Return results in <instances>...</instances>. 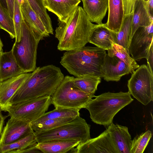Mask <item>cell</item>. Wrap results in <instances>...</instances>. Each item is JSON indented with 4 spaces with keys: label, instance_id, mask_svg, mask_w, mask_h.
Masks as SVG:
<instances>
[{
    "label": "cell",
    "instance_id": "1",
    "mask_svg": "<svg viewBox=\"0 0 153 153\" xmlns=\"http://www.w3.org/2000/svg\"><path fill=\"white\" fill-rule=\"evenodd\" d=\"M64 77L60 68L53 65L36 68L11 98L10 105L32 99L52 96Z\"/></svg>",
    "mask_w": 153,
    "mask_h": 153
},
{
    "label": "cell",
    "instance_id": "2",
    "mask_svg": "<svg viewBox=\"0 0 153 153\" xmlns=\"http://www.w3.org/2000/svg\"><path fill=\"white\" fill-rule=\"evenodd\" d=\"M55 37L59 41L58 50L68 51L85 46L96 25L88 19L83 8L78 6L65 22L58 19Z\"/></svg>",
    "mask_w": 153,
    "mask_h": 153
},
{
    "label": "cell",
    "instance_id": "3",
    "mask_svg": "<svg viewBox=\"0 0 153 153\" xmlns=\"http://www.w3.org/2000/svg\"><path fill=\"white\" fill-rule=\"evenodd\" d=\"M106 54L105 50L97 47L84 46L66 51L61 57L60 63L76 77L93 74L101 77V65Z\"/></svg>",
    "mask_w": 153,
    "mask_h": 153
},
{
    "label": "cell",
    "instance_id": "4",
    "mask_svg": "<svg viewBox=\"0 0 153 153\" xmlns=\"http://www.w3.org/2000/svg\"><path fill=\"white\" fill-rule=\"evenodd\" d=\"M91 99L84 107L89 111L92 122L108 126L116 114L134 100L129 93L108 92Z\"/></svg>",
    "mask_w": 153,
    "mask_h": 153
},
{
    "label": "cell",
    "instance_id": "5",
    "mask_svg": "<svg viewBox=\"0 0 153 153\" xmlns=\"http://www.w3.org/2000/svg\"><path fill=\"white\" fill-rule=\"evenodd\" d=\"M39 42L32 29L23 19L20 40L15 42L11 50L18 64L25 73L32 72L36 68Z\"/></svg>",
    "mask_w": 153,
    "mask_h": 153
},
{
    "label": "cell",
    "instance_id": "6",
    "mask_svg": "<svg viewBox=\"0 0 153 153\" xmlns=\"http://www.w3.org/2000/svg\"><path fill=\"white\" fill-rule=\"evenodd\" d=\"M90 125L79 115L72 120L53 128L34 132L37 143L53 140H75L79 143L90 139Z\"/></svg>",
    "mask_w": 153,
    "mask_h": 153
},
{
    "label": "cell",
    "instance_id": "7",
    "mask_svg": "<svg viewBox=\"0 0 153 153\" xmlns=\"http://www.w3.org/2000/svg\"><path fill=\"white\" fill-rule=\"evenodd\" d=\"M74 77L66 76L51 96L55 108H62L80 110L95 97L94 94L85 93L76 87L73 82Z\"/></svg>",
    "mask_w": 153,
    "mask_h": 153
},
{
    "label": "cell",
    "instance_id": "8",
    "mask_svg": "<svg viewBox=\"0 0 153 153\" xmlns=\"http://www.w3.org/2000/svg\"><path fill=\"white\" fill-rule=\"evenodd\" d=\"M153 76L149 67L142 65L132 74L128 81V92L145 105L153 100Z\"/></svg>",
    "mask_w": 153,
    "mask_h": 153
},
{
    "label": "cell",
    "instance_id": "9",
    "mask_svg": "<svg viewBox=\"0 0 153 153\" xmlns=\"http://www.w3.org/2000/svg\"><path fill=\"white\" fill-rule=\"evenodd\" d=\"M51 104V96H45L13 105L7 111L10 117L31 123L44 114Z\"/></svg>",
    "mask_w": 153,
    "mask_h": 153
},
{
    "label": "cell",
    "instance_id": "10",
    "mask_svg": "<svg viewBox=\"0 0 153 153\" xmlns=\"http://www.w3.org/2000/svg\"><path fill=\"white\" fill-rule=\"evenodd\" d=\"M153 22L147 27H138L131 38L128 51L135 61L146 59L151 45L153 43Z\"/></svg>",
    "mask_w": 153,
    "mask_h": 153
},
{
    "label": "cell",
    "instance_id": "11",
    "mask_svg": "<svg viewBox=\"0 0 153 153\" xmlns=\"http://www.w3.org/2000/svg\"><path fill=\"white\" fill-rule=\"evenodd\" d=\"M68 152L73 153H118L106 129L98 137L79 143Z\"/></svg>",
    "mask_w": 153,
    "mask_h": 153
},
{
    "label": "cell",
    "instance_id": "12",
    "mask_svg": "<svg viewBox=\"0 0 153 153\" xmlns=\"http://www.w3.org/2000/svg\"><path fill=\"white\" fill-rule=\"evenodd\" d=\"M33 132L30 123L10 117L3 128L0 138V146L11 143Z\"/></svg>",
    "mask_w": 153,
    "mask_h": 153
},
{
    "label": "cell",
    "instance_id": "13",
    "mask_svg": "<svg viewBox=\"0 0 153 153\" xmlns=\"http://www.w3.org/2000/svg\"><path fill=\"white\" fill-rule=\"evenodd\" d=\"M133 72L130 67L118 58L107 54L100 68L101 77L107 82L118 81L122 76Z\"/></svg>",
    "mask_w": 153,
    "mask_h": 153
},
{
    "label": "cell",
    "instance_id": "14",
    "mask_svg": "<svg viewBox=\"0 0 153 153\" xmlns=\"http://www.w3.org/2000/svg\"><path fill=\"white\" fill-rule=\"evenodd\" d=\"M30 73H23L0 82V108L7 111L11 106L10 101L15 93L29 76Z\"/></svg>",
    "mask_w": 153,
    "mask_h": 153
},
{
    "label": "cell",
    "instance_id": "15",
    "mask_svg": "<svg viewBox=\"0 0 153 153\" xmlns=\"http://www.w3.org/2000/svg\"><path fill=\"white\" fill-rule=\"evenodd\" d=\"M106 129L118 153H130L132 140L127 127L112 122Z\"/></svg>",
    "mask_w": 153,
    "mask_h": 153
},
{
    "label": "cell",
    "instance_id": "16",
    "mask_svg": "<svg viewBox=\"0 0 153 153\" xmlns=\"http://www.w3.org/2000/svg\"><path fill=\"white\" fill-rule=\"evenodd\" d=\"M81 0H43L46 9L55 14L61 21H65Z\"/></svg>",
    "mask_w": 153,
    "mask_h": 153
},
{
    "label": "cell",
    "instance_id": "17",
    "mask_svg": "<svg viewBox=\"0 0 153 153\" xmlns=\"http://www.w3.org/2000/svg\"><path fill=\"white\" fill-rule=\"evenodd\" d=\"M23 19L30 27L39 41L50 36L42 21L27 0L20 7Z\"/></svg>",
    "mask_w": 153,
    "mask_h": 153
},
{
    "label": "cell",
    "instance_id": "18",
    "mask_svg": "<svg viewBox=\"0 0 153 153\" xmlns=\"http://www.w3.org/2000/svg\"><path fill=\"white\" fill-rule=\"evenodd\" d=\"M83 9L89 20L98 25L102 20L108 8V0H81Z\"/></svg>",
    "mask_w": 153,
    "mask_h": 153
},
{
    "label": "cell",
    "instance_id": "19",
    "mask_svg": "<svg viewBox=\"0 0 153 153\" xmlns=\"http://www.w3.org/2000/svg\"><path fill=\"white\" fill-rule=\"evenodd\" d=\"M25 73L20 68L12 50L3 52L0 56V82Z\"/></svg>",
    "mask_w": 153,
    "mask_h": 153
},
{
    "label": "cell",
    "instance_id": "20",
    "mask_svg": "<svg viewBox=\"0 0 153 153\" xmlns=\"http://www.w3.org/2000/svg\"><path fill=\"white\" fill-rule=\"evenodd\" d=\"M114 33L105 24L96 25L91 33L89 42L104 50H108L111 48L114 43Z\"/></svg>",
    "mask_w": 153,
    "mask_h": 153
},
{
    "label": "cell",
    "instance_id": "21",
    "mask_svg": "<svg viewBox=\"0 0 153 153\" xmlns=\"http://www.w3.org/2000/svg\"><path fill=\"white\" fill-rule=\"evenodd\" d=\"M108 17L105 24L109 29L118 33L125 16L123 0H108Z\"/></svg>",
    "mask_w": 153,
    "mask_h": 153
},
{
    "label": "cell",
    "instance_id": "22",
    "mask_svg": "<svg viewBox=\"0 0 153 153\" xmlns=\"http://www.w3.org/2000/svg\"><path fill=\"white\" fill-rule=\"evenodd\" d=\"M152 22L153 17L150 14L146 1L136 0L133 11L131 38L138 27L148 26Z\"/></svg>",
    "mask_w": 153,
    "mask_h": 153
},
{
    "label": "cell",
    "instance_id": "23",
    "mask_svg": "<svg viewBox=\"0 0 153 153\" xmlns=\"http://www.w3.org/2000/svg\"><path fill=\"white\" fill-rule=\"evenodd\" d=\"M80 142L75 140H53L37 143V147L42 153H68Z\"/></svg>",
    "mask_w": 153,
    "mask_h": 153
},
{
    "label": "cell",
    "instance_id": "24",
    "mask_svg": "<svg viewBox=\"0 0 153 153\" xmlns=\"http://www.w3.org/2000/svg\"><path fill=\"white\" fill-rule=\"evenodd\" d=\"M133 12L125 15L119 32H114V43L121 45L128 51L131 38Z\"/></svg>",
    "mask_w": 153,
    "mask_h": 153
},
{
    "label": "cell",
    "instance_id": "25",
    "mask_svg": "<svg viewBox=\"0 0 153 153\" xmlns=\"http://www.w3.org/2000/svg\"><path fill=\"white\" fill-rule=\"evenodd\" d=\"M101 77L93 74H89L74 78V85L81 91L88 94H94Z\"/></svg>",
    "mask_w": 153,
    "mask_h": 153
},
{
    "label": "cell",
    "instance_id": "26",
    "mask_svg": "<svg viewBox=\"0 0 153 153\" xmlns=\"http://www.w3.org/2000/svg\"><path fill=\"white\" fill-rule=\"evenodd\" d=\"M30 6L41 19L49 34H53L51 19L45 8L43 0H27Z\"/></svg>",
    "mask_w": 153,
    "mask_h": 153
},
{
    "label": "cell",
    "instance_id": "27",
    "mask_svg": "<svg viewBox=\"0 0 153 153\" xmlns=\"http://www.w3.org/2000/svg\"><path fill=\"white\" fill-rule=\"evenodd\" d=\"M80 110L73 108H58L48 112L31 123H37L44 120L64 117H75L80 115Z\"/></svg>",
    "mask_w": 153,
    "mask_h": 153
},
{
    "label": "cell",
    "instance_id": "28",
    "mask_svg": "<svg viewBox=\"0 0 153 153\" xmlns=\"http://www.w3.org/2000/svg\"><path fill=\"white\" fill-rule=\"evenodd\" d=\"M108 51V55L116 56L127 65L134 72L139 66L130 55L128 51L122 46L113 43L111 48Z\"/></svg>",
    "mask_w": 153,
    "mask_h": 153
},
{
    "label": "cell",
    "instance_id": "29",
    "mask_svg": "<svg viewBox=\"0 0 153 153\" xmlns=\"http://www.w3.org/2000/svg\"><path fill=\"white\" fill-rule=\"evenodd\" d=\"M37 143L33 132L11 143L0 146V153H8L14 150L24 149Z\"/></svg>",
    "mask_w": 153,
    "mask_h": 153
},
{
    "label": "cell",
    "instance_id": "30",
    "mask_svg": "<svg viewBox=\"0 0 153 153\" xmlns=\"http://www.w3.org/2000/svg\"><path fill=\"white\" fill-rule=\"evenodd\" d=\"M75 118L70 117L47 119L39 123H31V126L34 132H41L53 128L67 123Z\"/></svg>",
    "mask_w": 153,
    "mask_h": 153
},
{
    "label": "cell",
    "instance_id": "31",
    "mask_svg": "<svg viewBox=\"0 0 153 153\" xmlns=\"http://www.w3.org/2000/svg\"><path fill=\"white\" fill-rule=\"evenodd\" d=\"M0 27L7 32L12 39L16 38V33L13 18L8 10L0 2Z\"/></svg>",
    "mask_w": 153,
    "mask_h": 153
},
{
    "label": "cell",
    "instance_id": "32",
    "mask_svg": "<svg viewBox=\"0 0 153 153\" xmlns=\"http://www.w3.org/2000/svg\"><path fill=\"white\" fill-rule=\"evenodd\" d=\"M152 136L149 130L136 136L132 140L130 153H143Z\"/></svg>",
    "mask_w": 153,
    "mask_h": 153
},
{
    "label": "cell",
    "instance_id": "33",
    "mask_svg": "<svg viewBox=\"0 0 153 153\" xmlns=\"http://www.w3.org/2000/svg\"><path fill=\"white\" fill-rule=\"evenodd\" d=\"M13 19L16 33L15 42H18L20 40L23 18L20 6L17 0H14Z\"/></svg>",
    "mask_w": 153,
    "mask_h": 153
},
{
    "label": "cell",
    "instance_id": "34",
    "mask_svg": "<svg viewBox=\"0 0 153 153\" xmlns=\"http://www.w3.org/2000/svg\"><path fill=\"white\" fill-rule=\"evenodd\" d=\"M37 143L24 149H16L8 152V153H42L36 147Z\"/></svg>",
    "mask_w": 153,
    "mask_h": 153
},
{
    "label": "cell",
    "instance_id": "35",
    "mask_svg": "<svg viewBox=\"0 0 153 153\" xmlns=\"http://www.w3.org/2000/svg\"><path fill=\"white\" fill-rule=\"evenodd\" d=\"M136 1V0H123L125 16L133 12L134 4Z\"/></svg>",
    "mask_w": 153,
    "mask_h": 153
},
{
    "label": "cell",
    "instance_id": "36",
    "mask_svg": "<svg viewBox=\"0 0 153 153\" xmlns=\"http://www.w3.org/2000/svg\"><path fill=\"white\" fill-rule=\"evenodd\" d=\"M152 44L150 48L149 53L146 58L147 64V65L149 67L152 73L153 72V48Z\"/></svg>",
    "mask_w": 153,
    "mask_h": 153
},
{
    "label": "cell",
    "instance_id": "37",
    "mask_svg": "<svg viewBox=\"0 0 153 153\" xmlns=\"http://www.w3.org/2000/svg\"><path fill=\"white\" fill-rule=\"evenodd\" d=\"M7 5V9L9 13L13 18L14 0H6Z\"/></svg>",
    "mask_w": 153,
    "mask_h": 153
},
{
    "label": "cell",
    "instance_id": "38",
    "mask_svg": "<svg viewBox=\"0 0 153 153\" xmlns=\"http://www.w3.org/2000/svg\"><path fill=\"white\" fill-rule=\"evenodd\" d=\"M1 110L0 108V138L2 132L4 121L8 116H4L1 113Z\"/></svg>",
    "mask_w": 153,
    "mask_h": 153
},
{
    "label": "cell",
    "instance_id": "39",
    "mask_svg": "<svg viewBox=\"0 0 153 153\" xmlns=\"http://www.w3.org/2000/svg\"><path fill=\"white\" fill-rule=\"evenodd\" d=\"M0 2L5 8L7 9V5L6 0H0Z\"/></svg>",
    "mask_w": 153,
    "mask_h": 153
},
{
    "label": "cell",
    "instance_id": "40",
    "mask_svg": "<svg viewBox=\"0 0 153 153\" xmlns=\"http://www.w3.org/2000/svg\"><path fill=\"white\" fill-rule=\"evenodd\" d=\"M0 29L1 28L0 27ZM3 45L0 37V56L1 53L3 52Z\"/></svg>",
    "mask_w": 153,
    "mask_h": 153
},
{
    "label": "cell",
    "instance_id": "41",
    "mask_svg": "<svg viewBox=\"0 0 153 153\" xmlns=\"http://www.w3.org/2000/svg\"><path fill=\"white\" fill-rule=\"evenodd\" d=\"M27 0H17L19 5L20 6Z\"/></svg>",
    "mask_w": 153,
    "mask_h": 153
},
{
    "label": "cell",
    "instance_id": "42",
    "mask_svg": "<svg viewBox=\"0 0 153 153\" xmlns=\"http://www.w3.org/2000/svg\"><path fill=\"white\" fill-rule=\"evenodd\" d=\"M145 1H148L149 0H144Z\"/></svg>",
    "mask_w": 153,
    "mask_h": 153
},
{
    "label": "cell",
    "instance_id": "43",
    "mask_svg": "<svg viewBox=\"0 0 153 153\" xmlns=\"http://www.w3.org/2000/svg\"></svg>",
    "mask_w": 153,
    "mask_h": 153
}]
</instances>
